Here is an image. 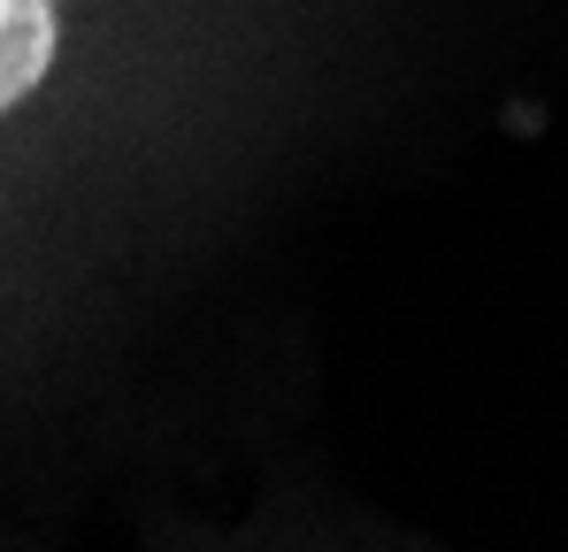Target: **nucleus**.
<instances>
[{
	"label": "nucleus",
	"mask_w": 568,
	"mask_h": 552,
	"mask_svg": "<svg viewBox=\"0 0 568 552\" xmlns=\"http://www.w3.org/2000/svg\"><path fill=\"white\" fill-rule=\"evenodd\" d=\"M54 70V0H0V115Z\"/></svg>",
	"instance_id": "nucleus-1"
}]
</instances>
